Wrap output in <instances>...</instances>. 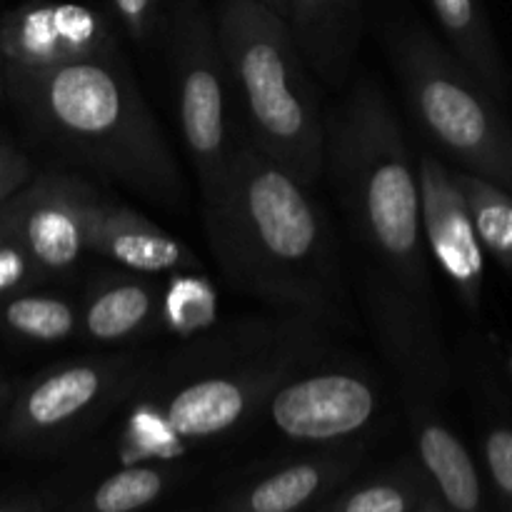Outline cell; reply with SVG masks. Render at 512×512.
<instances>
[{"mask_svg": "<svg viewBox=\"0 0 512 512\" xmlns=\"http://www.w3.org/2000/svg\"><path fill=\"white\" fill-rule=\"evenodd\" d=\"M320 320L285 313L208 333L148 375L123 425L125 463L175 458L188 445L238 430L270 395L320 360Z\"/></svg>", "mask_w": 512, "mask_h": 512, "instance_id": "1", "label": "cell"}, {"mask_svg": "<svg viewBox=\"0 0 512 512\" xmlns=\"http://www.w3.org/2000/svg\"><path fill=\"white\" fill-rule=\"evenodd\" d=\"M203 225L235 290L305 318L338 313L345 290L330 220L303 183L248 140L203 200Z\"/></svg>", "mask_w": 512, "mask_h": 512, "instance_id": "2", "label": "cell"}, {"mask_svg": "<svg viewBox=\"0 0 512 512\" xmlns=\"http://www.w3.org/2000/svg\"><path fill=\"white\" fill-rule=\"evenodd\" d=\"M8 95L80 168L155 205L185 195L180 165L123 53L43 70L5 68Z\"/></svg>", "mask_w": 512, "mask_h": 512, "instance_id": "3", "label": "cell"}, {"mask_svg": "<svg viewBox=\"0 0 512 512\" xmlns=\"http://www.w3.org/2000/svg\"><path fill=\"white\" fill-rule=\"evenodd\" d=\"M325 170L355 238L383 273L428 300V245L420 178L405 133L373 78H363L328 120Z\"/></svg>", "mask_w": 512, "mask_h": 512, "instance_id": "4", "label": "cell"}, {"mask_svg": "<svg viewBox=\"0 0 512 512\" xmlns=\"http://www.w3.org/2000/svg\"><path fill=\"white\" fill-rule=\"evenodd\" d=\"M213 15L243 140L313 188L325 173L328 123L288 20L263 0H220Z\"/></svg>", "mask_w": 512, "mask_h": 512, "instance_id": "5", "label": "cell"}, {"mask_svg": "<svg viewBox=\"0 0 512 512\" xmlns=\"http://www.w3.org/2000/svg\"><path fill=\"white\" fill-rule=\"evenodd\" d=\"M388 50L423 133L463 170L512 193V130L493 95L423 25L395 23Z\"/></svg>", "mask_w": 512, "mask_h": 512, "instance_id": "6", "label": "cell"}, {"mask_svg": "<svg viewBox=\"0 0 512 512\" xmlns=\"http://www.w3.org/2000/svg\"><path fill=\"white\" fill-rule=\"evenodd\" d=\"M163 35L180 138L198 175L200 200H205L223 183L235 148L228 135L230 88L215 15L203 0H170Z\"/></svg>", "mask_w": 512, "mask_h": 512, "instance_id": "7", "label": "cell"}, {"mask_svg": "<svg viewBox=\"0 0 512 512\" xmlns=\"http://www.w3.org/2000/svg\"><path fill=\"white\" fill-rule=\"evenodd\" d=\"M150 360L140 353L95 355L43 370L15 390L5 410V443L48 450L88 433L148 378Z\"/></svg>", "mask_w": 512, "mask_h": 512, "instance_id": "8", "label": "cell"}, {"mask_svg": "<svg viewBox=\"0 0 512 512\" xmlns=\"http://www.w3.org/2000/svg\"><path fill=\"white\" fill-rule=\"evenodd\" d=\"M365 308L380 353L398 375L403 400L440 398L453 383V365L428 300L388 273H373L365 280Z\"/></svg>", "mask_w": 512, "mask_h": 512, "instance_id": "9", "label": "cell"}, {"mask_svg": "<svg viewBox=\"0 0 512 512\" xmlns=\"http://www.w3.org/2000/svg\"><path fill=\"white\" fill-rule=\"evenodd\" d=\"M265 410L283 438L315 445L343 443L378 418L380 388L373 375L358 368H305L270 395Z\"/></svg>", "mask_w": 512, "mask_h": 512, "instance_id": "10", "label": "cell"}, {"mask_svg": "<svg viewBox=\"0 0 512 512\" xmlns=\"http://www.w3.org/2000/svg\"><path fill=\"white\" fill-rule=\"evenodd\" d=\"M100 190L78 175L40 173L5 203L30 258L45 278H65L88 250V228Z\"/></svg>", "mask_w": 512, "mask_h": 512, "instance_id": "11", "label": "cell"}, {"mask_svg": "<svg viewBox=\"0 0 512 512\" xmlns=\"http://www.w3.org/2000/svg\"><path fill=\"white\" fill-rule=\"evenodd\" d=\"M115 53H123L115 23L90 5L28 0L0 15L5 68L43 70Z\"/></svg>", "mask_w": 512, "mask_h": 512, "instance_id": "12", "label": "cell"}, {"mask_svg": "<svg viewBox=\"0 0 512 512\" xmlns=\"http://www.w3.org/2000/svg\"><path fill=\"white\" fill-rule=\"evenodd\" d=\"M418 178L428 253L453 285L460 303L478 315L483 305L485 250L475 230L468 200L455 180V170L428 153L420 155Z\"/></svg>", "mask_w": 512, "mask_h": 512, "instance_id": "13", "label": "cell"}, {"mask_svg": "<svg viewBox=\"0 0 512 512\" xmlns=\"http://www.w3.org/2000/svg\"><path fill=\"white\" fill-rule=\"evenodd\" d=\"M90 255L113 260L115 265L143 275H170L203 270L200 258L173 233L140 215L138 210L100 195L90 215Z\"/></svg>", "mask_w": 512, "mask_h": 512, "instance_id": "14", "label": "cell"}, {"mask_svg": "<svg viewBox=\"0 0 512 512\" xmlns=\"http://www.w3.org/2000/svg\"><path fill=\"white\" fill-rule=\"evenodd\" d=\"M163 290L153 275L108 270L88 283L80 298V338L120 345L160 330Z\"/></svg>", "mask_w": 512, "mask_h": 512, "instance_id": "15", "label": "cell"}, {"mask_svg": "<svg viewBox=\"0 0 512 512\" xmlns=\"http://www.w3.org/2000/svg\"><path fill=\"white\" fill-rule=\"evenodd\" d=\"M418 448L420 468L430 490L448 512H485L480 475L463 440L443 423L425 400H405Z\"/></svg>", "mask_w": 512, "mask_h": 512, "instance_id": "16", "label": "cell"}, {"mask_svg": "<svg viewBox=\"0 0 512 512\" xmlns=\"http://www.w3.org/2000/svg\"><path fill=\"white\" fill-rule=\"evenodd\" d=\"M285 20L313 75L328 85L343 83L360 45V0H290Z\"/></svg>", "mask_w": 512, "mask_h": 512, "instance_id": "17", "label": "cell"}, {"mask_svg": "<svg viewBox=\"0 0 512 512\" xmlns=\"http://www.w3.org/2000/svg\"><path fill=\"white\" fill-rule=\"evenodd\" d=\"M353 450L298 460L265 475L223 505V512H298L353 470Z\"/></svg>", "mask_w": 512, "mask_h": 512, "instance_id": "18", "label": "cell"}, {"mask_svg": "<svg viewBox=\"0 0 512 512\" xmlns=\"http://www.w3.org/2000/svg\"><path fill=\"white\" fill-rule=\"evenodd\" d=\"M430 8L455 58L495 100H503L505 70L483 0H430Z\"/></svg>", "mask_w": 512, "mask_h": 512, "instance_id": "19", "label": "cell"}, {"mask_svg": "<svg viewBox=\"0 0 512 512\" xmlns=\"http://www.w3.org/2000/svg\"><path fill=\"white\" fill-rule=\"evenodd\" d=\"M0 333L40 345L80 338V300L25 290L0 303Z\"/></svg>", "mask_w": 512, "mask_h": 512, "instance_id": "20", "label": "cell"}, {"mask_svg": "<svg viewBox=\"0 0 512 512\" xmlns=\"http://www.w3.org/2000/svg\"><path fill=\"white\" fill-rule=\"evenodd\" d=\"M160 298V330L178 338L213 333L220 315L218 290L203 270L165 275Z\"/></svg>", "mask_w": 512, "mask_h": 512, "instance_id": "21", "label": "cell"}, {"mask_svg": "<svg viewBox=\"0 0 512 512\" xmlns=\"http://www.w3.org/2000/svg\"><path fill=\"white\" fill-rule=\"evenodd\" d=\"M483 250L512 270V193L483 175L455 170Z\"/></svg>", "mask_w": 512, "mask_h": 512, "instance_id": "22", "label": "cell"}, {"mask_svg": "<svg viewBox=\"0 0 512 512\" xmlns=\"http://www.w3.org/2000/svg\"><path fill=\"white\" fill-rule=\"evenodd\" d=\"M173 470L163 465L133 463L108 475L73 512H135L148 508L168 490Z\"/></svg>", "mask_w": 512, "mask_h": 512, "instance_id": "23", "label": "cell"}, {"mask_svg": "<svg viewBox=\"0 0 512 512\" xmlns=\"http://www.w3.org/2000/svg\"><path fill=\"white\" fill-rule=\"evenodd\" d=\"M428 490L430 483L423 468L420 473L413 468H400L398 473L383 475L340 495L320 512H415Z\"/></svg>", "mask_w": 512, "mask_h": 512, "instance_id": "24", "label": "cell"}, {"mask_svg": "<svg viewBox=\"0 0 512 512\" xmlns=\"http://www.w3.org/2000/svg\"><path fill=\"white\" fill-rule=\"evenodd\" d=\"M40 280L43 275L20 240L8 208L3 205L0 208V303L25 290H33V285H38Z\"/></svg>", "mask_w": 512, "mask_h": 512, "instance_id": "25", "label": "cell"}, {"mask_svg": "<svg viewBox=\"0 0 512 512\" xmlns=\"http://www.w3.org/2000/svg\"><path fill=\"white\" fill-rule=\"evenodd\" d=\"M120 28L138 45H148L155 35H163L170 0H110Z\"/></svg>", "mask_w": 512, "mask_h": 512, "instance_id": "26", "label": "cell"}, {"mask_svg": "<svg viewBox=\"0 0 512 512\" xmlns=\"http://www.w3.org/2000/svg\"><path fill=\"white\" fill-rule=\"evenodd\" d=\"M485 463L500 498L512 508V428L495 425L485 435Z\"/></svg>", "mask_w": 512, "mask_h": 512, "instance_id": "27", "label": "cell"}, {"mask_svg": "<svg viewBox=\"0 0 512 512\" xmlns=\"http://www.w3.org/2000/svg\"><path fill=\"white\" fill-rule=\"evenodd\" d=\"M35 178L33 163L10 140L0 135V205L18 195Z\"/></svg>", "mask_w": 512, "mask_h": 512, "instance_id": "28", "label": "cell"}, {"mask_svg": "<svg viewBox=\"0 0 512 512\" xmlns=\"http://www.w3.org/2000/svg\"><path fill=\"white\" fill-rule=\"evenodd\" d=\"M0 512H45V505L38 498H23L0 505Z\"/></svg>", "mask_w": 512, "mask_h": 512, "instance_id": "29", "label": "cell"}, {"mask_svg": "<svg viewBox=\"0 0 512 512\" xmlns=\"http://www.w3.org/2000/svg\"><path fill=\"white\" fill-rule=\"evenodd\" d=\"M13 395H15L13 383H10V380L5 378L3 373H0V415H3L5 410H8V405H10V400H13Z\"/></svg>", "mask_w": 512, "mask_h": 512, "instance_id": "30", "label": "cell"}, {"mask_svg": "<svg viewBox=\"0 0 512 512\" xmlns=\"http://www.w3.org/2000/svg\"><path fill=\"white\" fill-rule=\"evenodd\" d=\"M415 512H448V510H445L443 503L435 498L433 490H428V493H425V498H423V503L418 505V510H415Z\"/></svg>", "mask_w": 512, "mask_h": 512, "instance_id": "31", "label": "cell"}, {"mask_svg": "<svg viewBox=\"0 0 512 512\" xmlns=\"http://www.w3.org/2000/svg\"><path fill=\"white\" fill-rule=\"evenodd\" d=\"M265 5H270V8L275 10V13H280L283 18H288V3L290 0H263Z\"/></svg>", "mask_w": 512, "mask_h": 512, "instance_id": "32", "label": "cell"}, {"mask_svg": "<svg viewBox=\"0 0 512 512\" xmlns=\"http://www.w3.org/2000/svg\"><path fill=\"white\" fill-rule=\"evenodd\" d=\"M5 93H8V80H5V60L0 55V100H3Z\"/></svg>", "mask_w": 512, "mask_h": 512, "instance_id": "33", "label": "cell"}, {"mask_svg": "<svg viewBox=\"0 0 512 512\" xmlns=\"http://www.w3.org/2000/svg\"><path fill=\"white\" fill-rule=\"evenodd\" d=\"M505 368H508L510 383H512V345H510V348H508V358H505Z\"/></svg>", "mask_w": 512, "mask_h": 512, "instance_id": "34", "label": "cell"}, {"mask_svg": "<svg viewBox=\"0 0 512 512\" xmlns=\"http://www.w3.org/2000/svg\"><path fill=\"white\" fill-rule=\"evenodd\" d=\"M0 208H3V205H0Z\"/></svg>", "mask_w": 512, "mask_h": 512, "instance_id": "35", "label": "cell"}]
</instances>
